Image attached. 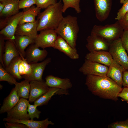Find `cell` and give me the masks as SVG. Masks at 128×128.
<instances>
[{"instance_id":"cell-1","label":"cell","mask_w":128,"mask_h":128,"mask_svg":"<svg viewBox=\"0 0 128 128\" xmlns=\"http://www.w3.org/2000/svg\"><path fill=\"white\" fill-rule=\"evenodd\" d=\"M85 85L93 94L103 98L117 101L122 88L107 76L87 75Z\"/></svg>"},{"instance_id":"cell-2","label":"cell","mask_w":128,"mask_h":128,"mask_svg":"<svg viewBox=\"0 0 128 128\" xmlns=\"http://www.w3.org/2000/svg\"><path fill=\"white\" fill-rule=\"evenodd\" d=\"M63 3L61 0L50 5L38 16V31L46 29L55 30L63 18Z\"/></svg>"},{"instance_id":"cell-3","label":"cell","mask_w":128,"mask_h":128,"mask_svg":"<svg viewBox=\"0 0 128 128\" xmlns=\"http://www.w3.org/2000/svg\"><path fill=\"white\" fill-rule=\"evenodd\" d=\"M79 29L77 17L68 15L64 17L55 30L58 35L64 39L72 47L76 48Z\"/></svg>"},{"instance_id":"cell-4","label":"cell","mask_w":128,"mask_h":128,"mask_svg":"<svg viewBox=\"0 0 128 128\" xmlns=\"http://www.w3.org/2000/svg\"><path fill=\"white\" fill-rule=\"evenodd\" d=\"M124 29L117 21L113 24L104 26L95 25L91 32L110 43L120 38Z\"/></svg>"},{"instance_id":"cell-5","label":"cell","mask_w":128,"mask_h":128,"mask_svg":"<svg viewBox=\"0 0 128 128\" xmlns=\"http://www.w3.org/2000/svg\"><path fill=\"white\" fill-rule=\"evenodd\" d=\"M108 51L113 59L128 70V55L122 45L120 38L110 43Z\"/></svg>"},{"instance_id":"cell-6","label":"cell","mask_w":128,"mask_h":128,"mask_svg":"<svg viewBox=\"0 0 128 128\" xmlns=\"http://www.w3.org/2000/svg\"><path fill=\"white\" fill-rule=\"evenodd\" d=\"M35 40L34 43L43 49L49 47H53L58 35L55 30L46 29L40 31Z\"/></svg>"},{"instance_id":"cell-7","label":"cell","mask_w":128,"mask_h":128,"mask_svg":"<svg viewBox=\"0 0 128 128\" xmlns=\"http://www.w3.org/2000/svg\"><path fill=\"white\" fill-rule=\"evenodd\" d=\"M109 67L105 65L85 59L79 71L84 75L106 76Z\"/></svg>"},{"instance_id":"cell-8","label":"cell","mask_w":128,"mask_h":128,"mask_svg":"<svg viewBox=\"0 0 128 128\" xmlns=\"http://www.w3.org/2000/svg\"><path fill=\"white\" fill-rule=\"evenodd\" d=\"M23 13V12H19L9 18L6 25L1 30L0 34L3 36L5 40L11 41L14 43L16 31Z\"/></svg>"},{"instance_id":"cell-9","label":"cell","mask_w":128,"mask_h":128,"mask_svg":"<svg viewBox=\"0 0 128 128\" xmlns=\"http://www.w3.org/2000/svg\"><path fill=\"white\" fill-rule=\"evenodd\" d=\"M86 47L89 52L103 50L108 51L110 43L102 38L91 32L87 38Z\"/></svg>"},{"instance_id":"cell-10","label":"cell","mask_w":128,"mask_h":128,"mask_svg":"<svg viewBox=\"0 0 128 128\" xmlns=\"http://www.w3.org/2000/svg\"><path fill=\"white\" fill-rule=\"evenodd\" d=\"M29 102L26 99L21 98L14 107L7 113V117L18 120L30 119L27 113Z\"/></svg>"},{"instance_id":"cell-11","label":"cell","mask_w":128,"mask_h":128,"mask_svg":"<svg viewBox=\"0 0 128 128\" xmlns=\"http://www.w3.org/2000/svg\"><path fill=\"white\" fill-rule=\"evenodd\" d=\"M46 49L41 50L35 43L30 45L26 51L25 59L29 64L37 63L45 59L48 55Z\"/></svg>"},{"instance_id":"cell-12","label":"cell","mask_w":128,"mask_h":128,"mask_svg":"<svg viewBox=\"0 0 128 128\" xmlns=\"http://www.w3.org/2000/svg\"><path fill=\"white\" fill-rule=\"evenodd\" d=\"M51 61V59L48 58L39 63L31 64L32 71L28 75H24L22 76L23 78L28 81H43L42 76L46 65Z\"/></svg>"},{"instance_id":"cell-13","label":"cell","mask_w":128,"mask_h":128,"mask_svg":"<svg viewBox=\"0 0 128 128\" xmlns=\"http://www.w3.org/2000/svg\"><path fill=\"white\" fill-rule=\"evenodd\" d=\"M97 18L103 21L108 18L112 6V0H93Z\"/></svg>"},{"instance_id":"cell-14","label":"cell","mask_w":128,"mask_h":128,"mask_svg":"<svg viewBox=\"0 0 128 128\" xmlns=\"http://www.w3.org/2000/svg\"><path fill=\"white\" fill-rule=\"evenodd\" d=\"M30 88L29 101L32 103L34 102L47 92L49 87L43 80L32 81L30 82Z\"/></svg>"},{"instance_id":"cell-15","label":"cell","mask_w":128,"mask_h":128,"mask_svg":"<svg viewBox=\"0 0 128 128\" xmlns=\"http://www.w3.org/2000/svg\"><path fill=\"white\" fill-rule=\"evenodd\" d=\"M85 59L109 67L113 59L108 51L99 50L89 52L85 56Z\"/></svg>"},{"instance_id":"cell-16","label":"cell","mask_w":128,"mask_h":128,"mask_svg":"<svg viewBox=\"0 0 128 128\" xmlns=\"http://www.w3.org/2000/svg\"><path fill=\"white\" fill-rule=\"evenodd\" d=\"M53 48L63 52L71 59L76 60L79 58L76 48L72 47L64 39L59 35Z\"/></svg>"},{"instance_id":"cell-17","label":"cell","mask_w":128,"mask_h":128,"mask_svg":"<svg viewBox=\"0 0 128 128\" xmlns=\"http://www.w3.org/2000/svg\"><path fill=\"white\" fill-rule=\"evenodd\" d=\"M126 70L113 59L109 67L106 76L122 87L123 86V73Z\"/></svg>"},{"instance_id":"cell-18","label":"cell","mask_w":128,"mask_h":128,"mask_svg":"<svg viewBox=\"0 0 128 128\" xmlns=\"http://www.w3.org/2000/svg\"><path fill=\"white\" fill-rule=\"evenodd\" d=\"M45 79L46 84L50 87L68 90L72 87V83L68 78H61L50 75L47 76Z\"/></svg>"},{"instance_id":"cell-19","label":"cell","mask_w":128,"mask_h":128,"mask_svg":"<svg viewBox=\"0 0 128 128\" xmlns=\"http://www.w3.org/2000/svg\"><path fill=\"white\" fill-rule=\"evenodd\" d=\"M48 118L41 121H35L31 119L18 120L7 117L3 119V121L9 122H17L26 125L28 128H47L50 125H53L54 123L49 120Z\"/></svg>"},{"instance_id":"cell-20","label":"cell","mask_w":128,"mask_h":128,"mask_svg":"<svg viewBox=\"0 0 128 128\" xmlns=\"http://www.w3.org/2000/svg\"><path fill=\"white\" fill-rule=\"evenodd\" d=\"M38 24L37 20L33 22L19 24L16 31L15 35L27 36L35 39L38 34Z\"/></svg>"},{"instance_id":"cell-21","label":"cell","mask_w":128,"mask_h":128,"mask_svg":"<svg viewBox=\"0 0 128 128\" xmlns=\"http://www.w3.org/2000/svg\"><path fill=\"white\" fill-rule=\"evenodd\" d=\"M20 54L14 43L10 40L5 42L3 60L5 67L14 58L20 56Z\"/></svg>"},{"instance_id":"cell-22","label":"cell","mask_w":128,"mask_h":128,"mask_svg":"<svg viewBox=\"0 0 128 128\" xmlns=\"http://www.w3.org/2000/svg\"><path fill=\"white\" fill-rule=\"evenodd\" d=\"M15 87L11 90L9 95L4 100L0 109V114L10 111L18 103L20 99Z\"/></svg>"},{"instance_id":"cell-23","label":"cell","mask_w":128,"mask_h":128,"mask_svg":"<svg viewBox=\"0 0 128 128\" xmlns=\"http://www.w3.org/2000/svg\"><path fill=\"white\" fill-rule=\"evenodd\" d=\"M68 91L58 88L50 87L49 90L34 102V104L38 106L46 104L55 94L68 95Z\"/></svg>"},{"instance_id":"cell-24","label":"cell","mask_w":128,"mask_h":128,"mask_svg":"<svg viewBox=\"0 0 128 128\" xmlns=\"http://www.w3.org/2000/svg\"><path fill=\"white\" fill-rule=\"evenodd\" d=\"M35 40L27 36L15 35V44L21 57H25V49L28 46L34 43Z\"/></svg>"},{"instance_id":"cell-25","label":"cell","mask_w":128,"mask_h":128,"mask_svg":"<svg viewBox=\"0 0 128 128\" xmlns=\"http://www.w3.org/2000/svg\"><path fill=\"white\" fill-rule=\"evenodd\" d=\"M19 0H8L2 11L0 13V18H7L14 16L19 12Z\"/></svg>"},{"instance_id":"cell-26","label":"cell","mask_w":128,"mask_h":128,"mask_svg":"<svg viewBox=\"0 0 128 128\" xmlns=\"http://www.w3.org/2000/svg\"><path fill=\"white\" fill-rule=\"evenodd\" d=\"M41 8L33 5L31 7L24 9L23 15L19 24L27 23H32L36 21V17L40 12Z\"/></svg>"},{"instance_id":"cell-27","label":"cell","mask_w":128,"mask_h":128,"mask_svg":"<svg viewBox=\"0 0 128 128\" xmlns=\"http://www.w3.org/2000/svg\"><path fill=\"white\" fill-rule=\"evenodd\" d=\"M22 60L20 56L15 57L11 60L8 65L5 68L8 72L18 80L23 78L19 73L18 70L19 65Z\"/></svg>"},{"instance_id":"cell-28","label":"cell","mask_w":128,"mask_h":128,"mask_svg":"<svg viewBox=\"0 0 128 128\" xmlns=\"http://www.w3.org/2000/svg\"><path fill=\"white\" fill-rule=\"evenodd\" d=\"M15 85V87L20 98L26 99L29 98L31 86L30 82L25 79L20 82H17Z\"/></svg>"},{"instance_id":"cell-29","label":"cell","mask_w":128,"mask_h":128,"mask_svg":"<svg viewBox=\"0 0 128 128\" xmlns=\"http://www.w3.org/2000/svg\"><path fill=\"white\" fill-rule=\"evenodd\" d=\"M63 2L62 11L65 13L69 8L74 9L76 12L79 14L81 12L80 3L81 0H61Z\"/></svg>"},{"instance_id":"cell-30","label":"cell","mask_w":128,"mask_h":128,"mask_svg":"<svg viewBox=\"0 0 128 128\" xmlns=\"http://www.w3.org/2000/svg\"><path fill=\"white\" fill-rule=\"evenodd\" d=\"M16 78L8 72L0 64V81H6L12 84H15L17 82Z\"/></svg>"},{"instance_id":"cell-31","label":"cell","mask_w":128,"mask_h":128,"mask_svg":"<svg viewBox=\"0 0 128 128\" xmlns=\"http://www.w3.org/2000/svg\"><path fill=\"white\" fill-rule=\"evenodd\" d=\"M37 106L34 104L32 105L29 104L27 110L29 116L31 120H33L34 118H39L41 111L37 108Z\"/></svg>"},{"instance_id":"cell-32","label":"cell","mask_w":128,"mask_h":128,"mask_svg":"<svg viewBox=\"0 0 128 128\" xmlns=\"http://www.w3.org/2000/svg\"><path fill=\"white\" fill-rule=\"evenodd\" d=\"M57 2V0H36L37 6L41 9H45Z\"/></svg>"},{"instance_id":"cell-33","label":"cell","mask_w":128,"mask_h":128,"mask_svg":"<svg viewBox=\"0 0 128 128\" xmlns=\"http://www.w3.org/2000/svg\"><path fill=\"white\" fill-rule=\"evenodd\" d=\"M122 7L119 10L115 19L118 21L123 18L128 12V0H125Z\"/></svg>"},{"instance_id":"cell-34","label":"cell","mask_w":128,"mask_h":128,"mask_svg":"<svg viewBox=\"0 0 128 128\" xmlns=\"http://www.w3.org/2000/svg\"><path fill=\"white\" fill-rule=\"evenodd\" d=\"M36 0H20L19 1L18 8L19 9L29 8L36 4Z\"/></svg>"},{"instance_id":"cell-35","label":"cell","mask_w":128,"mask_h":128,"mask_svg":"<svg viewBox=\"0 0 128 128\" xmlns=\"http://www.w3.org/2000/svg\"><path fill=\"white\" fill-rule=\"evenodd\" d=\"M5 39L3 36L2 35H0V62L2 65L3 67L5 68L3 60V56L4 54L5 42Z\"/></svg>"},{"instance_id":"cell-36","label":"cell","mask_w":128,"mask_h":128,"mask_svg":"<svg viewBox=\"0 0 128 128\" xmlns=\"http://www.w3.org/2000/svg\"><path fill=\"white\" fill-rule=\"evenodd\" d=\"M120 38L122 45L128 54V30H124Z\"/></svg>"},{"instance_id":"cell-37","label":"cell","mask_w":128,"mask_h":128,"mask_svg":"<svg viewBox=\"0 0 128 128\" xmlns=\"http://www.w3.org/2000/svg\"><path fill=\"white\" fill-rule=\"evenodd\" d=\"M108 127L112 128H128V119L124 121L115 122L109 125Z\"/></svg>"},{"instance_id":"cell-38","label":"cell","mask_w":128,"mask_h":128,"mask_svg":"<svg viewBox=\"0 0 128 128\" xmlns=\"http://www.w3.org/2000/svg\"><path fill=\"white\" fill-rule=\"evenodd\" d=\"M5 125L6 128H28L24 124L17 122H7L5 123Z\"/></svg>"},{"instance_id":"cell-39","label":"cell","mask_w":128,"mask_h":128,"mask_svg":"<svg viewBox=\"0 0 128 128\" xmlns=\"http://www.w3.org/2000/svg\"><path fill=\"white\" fill-rule=\"evenodd\" d=\"M118 21L124 30H128V12Z\"/></svg>"},{"instance_id":"cell-40","label":"cell","mask_w":128,"mask_h":128,"mask_svg":"<svg viewBox=\"0 0 128 128\" xmlns=\"http://www.w3.org/2000/svg\"><path fill=\"white\" fill-rule=\"evenodd\" d=\"M124 100L128 101V87H125L122 89L118 95Z\"/></svg>"},{"instance_id":"cell-41","label":"cell","mask_w":128,"mask_h":128,"mask_svg":"<svg viewBox=\"0 0 128 128\" xmlns=\"http://www.w3.org/2000/svg\"><path fill=\"white\" fill-rule=\"evenodd\" d=\"M123 86L125 87H128V70H126L123 72Z\"/></svg>"},{"instance_id":"cell-42","label":"cell","mask_w":128,"mask_h":128,"mask_svg":"<svg viewBox=\"0 0 128 128\" xmlns=\"http://www.w3.org/2000/svg\"><path fill=\"white\" fill-rule=\"evenodd\" d=\"M18 70L19 73L21 75H23L25 74V68L23 60L19 64Z\"/></svg>"},{"instance_id":"cell-43","label":"cell","mask_w":128,"mask_h":128,"mask_svg":"<svg viewBox=\"0 0 128 128\" xmlns=\"http://www.w3.org/2000/svg\"><path fill=\"white\" fill-rule=\"evenodd\" d=\"M8 0L3 2H0V13L3 10Z\"/></svg>"},{"instance_id":"cell-44","label":"cell","mask_w":128,"mask_h":128,"mask_svg":"<svg viewBox=\"0 0 128 128\" xmlns=\"http://www.w3.org/2000/svg\"><path fill=\"white\" fill-rule=\"evenodd\" d=\"M125 0H120V2L121 4H123Z\"/></svg>"},{"instance_id":"cell-45","label":"cell","mask_w":128,"mask_h":128,"mask_svg":"<svg viewBox=\"0 0 128 128\" xmlns=\"http://www.w3.org/2000/svg\"><path fill=\"white\" fill-rule=\"evenodd\" d=\"M8 0H0V2H3L6 1Z\"/></svg>"},{"instance_id":"cell-46","label":"cell","mask_w":128,"mask_h":128,"mask_svg":"<svg viewBox=\"0 0 128 128\" xmlns=\"http://www.w3.org/2000/svg\"><path fill=\"white\" fill-rule=\"evenodd\" d=\"M0 89H2V88L3 87V86L2 85H1V84H0Z\"/></svg>"}]
</instances>
